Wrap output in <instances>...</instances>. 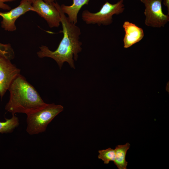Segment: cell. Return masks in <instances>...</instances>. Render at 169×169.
<instances>
[{
  "mask_svg": "<svg viewBox=\"0 0 169 169\" xmlns=\"http://www.w3.org/2000/svg\"><path fill=\"white\" fill-rule=\"evenodd\" d=\"M56 4L61 17L63 38L55 50L51 51L48 47L41 45L37 54L40 58L47 57L53 59L60 69L65 62L68 63L71 68L75 69L74 60H77L78 54L82 49L81 47L82 43L79 40L80 29L70 21L62 11L60 5L57 2Z\"/></svg>",
  "mask_w": 169,
  "mask_h": 169,
  "instance_id": "cell-1",
  "label": "cell"
},
{
  "mask_svg": "<svg viewBox=\"0 0 169 169\" xmlns=\"http://www.w3.org/2000/svg\"><path fill=\"white\" fill-rule=\"evenodd\" d=\"M8 90L9 99L5 109L12 115L16 113L27 115L47 104L35 88L20 74L12 81Z\"/></svg>",
  "mask_w": 169,
  "mask_h": 169,
  "instance_id": "cell-2",
  "label": "cell"
},
{
  "mask_svg": "<svg viewBox=\"0 0 169 169\" xmlns=\"http://www.w3.org/2000/svg\"><path fill=\"white\" fill-rule=\"evenodd\" d=\"M63 110L62 105L47 104L43 107L27 114V132L30 135L44 132L48 124Z\"/></svg>",
  "mask_w": 169,
  "mask_h": 169,
  "instance_id": "cell-3",
  "label": "cell"
},
{
  "mask_svg": "<svg viewBox=\"0 0 169 169\" xmlns=\"http://www.w3.org/2000/svg\"><path fill=\"white\" fill-rule=\"evenodd\" d=\"M124 0H120L112 4L106 1L100 10L95 13H91L88 10H84L81 14L82 20L87 24H97L107 26L113 22V16L122 13L124 9Z\"/></svg>",
  "mask_w": 169,
  "mask_h": 169,
  "instance_id": "cell-4",
  "label": "cell"
},
{
  "mask_svg": "<svg viewBox=\"0 0 169 169\" xmlns=\"http://www.w3.org/2000/svg\"><path fill=\"white\" fill-rule=\"evenodd\" d=\"M144 4V14L146 16L145 24L153 28L163 27L169 21V16L163 13L162 0H140Z\"/></svg>",
  "mask_w": 169,
  "mask_h": 169,
  "instance_id": "cell-5",
  "label": "cell"
},
{
  "mask_svg": "<svg viewBox=\"0 0 169 169\" xmlns=\"http://www.w3.org/2000/svg\"><path fill=\"white\" fill-rule=\"evenodd\" d=\"M32 5L35 12L47 22L50 28L59 27L61 17L56 2L48 3L43 0H35Z\"/></svg>",
  "mask_w": 169,
  "mask_h": 169,
  "instance_id": "cell-6",
  "label": "cell"
},
{
  "mask_svg": "<svg viewBox=\"0 0 169 169\" xmlns=\"http://www.w3.org/2000/svg\"><path fill=\"white\" fill-rule=\"evenodd\" d=\"M30 11L34 12L32 3L29 0H21L17 7L7 12H0V16L3 18L1 22V27L6 31H15L16 30L15 22L17 19Z\"/></svg>",
  "mask_w": 169,
  "mask_h": 169,
  "instance_id": "cell-7",
  "label": "cell"
},
{
  "mask_svg": "<svg viewBox=\"0 0 169 169\" xmlns=\"http://www.w3.org/2000/svg\"><path fill=\"white\" fill-rule=\"evenodd\" d=\"M20 69L11 60L0 54V96L2 98L12 81L20 74Z\"/></svg>",
  "mask_w": 169,
  "mask_h": 169,
  "instance_id": "cell-8",
  "label": "cell"
},
{
  "mask_svg": "<svg viewBox=\"0 0 169 169\" xmlns=\"http://www.w3.org/2000/svg\"><path fill=\"white\" fill-rule=\"evenodd\" d=\"M123 27L125 32L123 39L124 48H127L138 42L143 38V29L128 21L124 22Z\"/></svg>",
  "mask_w": 169,
  "mask_h": 169,
  "instance_id": "cell-9",
  "label": "cell"
},
{
  "mask_svg": "<svg viewBox=\"0 0 169 169\" xmlns=\"http://www.w3.org/2000/svg\"><path fill=\"white\" fill-rule=\"evenodd\" d=\"M90 0H73L71 5H66L62 4L60 5L63 12L68 15L70 21L76 24L78 22V14L82 7L85 5H88Z\"/></svg>",
  "mask_w": 169,
  "mask_h": 169,
  "instance_id": "cell-10",
  "label": "cell"
},
{
  "mask_svg": "<svg viewBox=\"0 0 169 169\" xmlns=\"http://www.w3.org/2000/svg\"><path fill=\"white\" fill-rule=\"evenodd\" d=\"M130 144L127 142L123 145H118L115 149V156L113 161L118 169H126L128 162L126 161V153L130 146Z\"/></svg>",
  "mask_w": 169,
  "mask_h": 169,
  "instance_id": "cell-11",
  "label": "cell"
},
{
  "mask_svg": "<svg viewBox=\"0 0 169 169\" xmlns=\"http://www.w3.org/2000/svg\"><path fill=\"white\" fill-rule=\"evenodd\" d=\"M5 119V122H0V133H11L19 125L18 118L14 115L10 119Z\"/></svg>",
  "mask_w": 169,
  "mask_h": 169,
  "instance_id": "cell-12",
  "label": "cell"
},
{
  "mask_svg": "<svg viewBox=\"0 0 169 169\" xmlns=\"http://www.w3.org/2000/svg\"><path fill=\"white\" fill-rule=\"evenodd\" d=\"M98 152V159L102 160L105 164H108L110 161H114L115 159V150L110 147L106 149L99 150Z\"/></svg>",
  "mask_w": 169,
  "mask_h": 169,
  "instance_id": "cell-13",
  "label": "cell"
},
{
  "mask_svg": "<svg viewBox=\"0 0 169 169\" xmlns=\"http://www.w3.org/2000/svg\"><path fill=\"white\" fill-rule=\"evenodd\" d=\"M0 54L11 60L14 57L13 49L9 44H4L0 43Z\"/></svg>",
  "mask_w": 169,
  "mask_h": 169,
  "instance_id": "cell-14",
  "label": "cell"
},
{
  "mask_svg": "<svg viewBox=\"0 0 169 169\" xmlns=\"http://www.w3.org/2000/svg\"><path fill=\"white\" fill-rule=\"evenodd\" d=\"M16 0H0V8L4 10H9L11 7L5 3L6 2H11Z\"/></svg>",
  "mask_w": 169,
  "mask_h": 169,
  "instance_id": "cell-15",
  "label": "cell"
},
{
  "mask_svg": "<svg viewBox=\"0 0 169 169\" xmlns=\"http://www.w3.org/2000/svg\"><path fill=\"white\" fill-rule=\"evenodd\" d=\"M163 3L164 5L167 7L168 13L167 15H169V0H164Z\"/></svg>",
  "mask_w": 169,
  "mask_h": 169,
  "instance_id": "cell-16",
  "label": "cell"
},
{
  "mask_svg": "<svg viewBox=\"0 0 169 169\" xmlns=\"http://www.w3.org/2000/svg\"><path fill=\"white\" fill-rule=\"evenodd\" d=\"M45 2L48 3H53L55 0H43Z\"/></svg>",
  "mask_w": 169,
  "mask_h": 169,
  "instance_id": "cell-17",
  "label": "cell"
},
{
  "mask_svg": "<svg viewBox=\"0 0 169 169\" xmlns=\"http://www.w3.org/2000/svg\"><path fill=\"white\" fill-rule=\"evenodd\" d=\"M29 0L32 3L35 0Z\"/></svg>",
  "mask_w": 169,
  "mask_h": 169,
  "instance_id": "cell-18",
  "label": "cell"
}]
</instances>
